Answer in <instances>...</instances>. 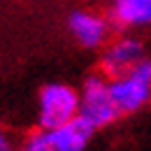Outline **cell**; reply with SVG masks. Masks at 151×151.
Instances as JSON below:
<instances>
[{
    "mask_svg": "<svg viewBox=\"0 0 151 151\" xmlns=\"http://www.w3.org/2000/svg\"><path fill=\"white\" fill-rule=\"evenodd\" d=\"M109 95L119 116L139 112L151 100V58H142L130 72L107 79Z\"/></svg>",
    "mask_w": 151,
    "mask_h": 151,
    "instance_id": "cell-1",
    "label": "cell"
},
{
    "mask_svg": "<svg viewBox=\"0 0 151 151\" xmlns=\"http://www.w3.org/2000/svg\"><path fill=\"white\" fill-rule=\"evenodd\" d=\"M93 132L81 119H75L60 128H37L28 132L19 151H84Z\"/></svg>",
    "mask_w": 151,
    "mask_h": 151,
    "instance_id": "cell-2",
    "label": "cell"
},
{
    "mask_svg": "<svg viewBox=\"0 0 151 151\" xmlns=\"http://www.w3.org/2000/svg\"><path fill=\"white\" fill-rule=\"evenodd\" d=\"M0 151H14V142L2 126H0Z\"/></svg>",
    "mask_w": 151,
    "mask_h": 151,
    "instance_id": "cell-8",
    "label": "cell"
},
{
    "mask_svg": "<svg viewBox=\"0 0 151 151\" xmlns=\"http://www.w3.org/2000/svg\"><path fill=\"white\" fill-rule=\"evenodd\" d=\"M105 2H112V0H105Z\"/></svg>",
    "mask_w": 151,
    "mask_h": 151,
    "instance_id": "cell-9",
    "label": "cell"
},
{
    "mask_svg": "<svg viewBox=\"0 0 151 151\" xmlns=\"http://www.w3.org/2000/svg\"><path fill=\"white\" fill-rule=\"evenodd\" d=\"M77 119H81L93 130H100V128L109 126L112 121L119 119V112H116V107L112 102V95H109L107 77L102 72L84 79V84L79 88V112H77Z\"/></svg>",
    "mask_w": 151,
    "mask_h": 151,
    "instance_id": "cell-4",
    "label": "cell"
},
{
    "mask_svg": "<svg viewBox=\"0 0 151 151\" xmlns=\"http://www.w3.org/2000/svg\"><path fill=\"white\" fill-rule=\"evenodd\" d=\"M142 58H144V44L132 35H121L116 40H109L102 47L100 70L107 79H112V77L130 72Z\"/></svg>",
    "mask_w": 151,
    "mask_h": 151,
    "instance_id": "cell-6",
    "label": "cell"
},
{
    "mask_svg": "<svg viewBox=\"0 0 151 151\" xmlns=\"http://www.w3.org/2000/svg\"><path fill=\"white\" fill-rule=\"evenodd\" d=\"M68 30L81 49H102L112 40V23L107 14L95 9H72L68 17Z\"/></svg>",
    "mask_w": 151,
    "mask_h": 151,
    "instance_id": "cell-5",
    "label": "cell"
},
{
    "mask_svg": "<svg viewBox=\"0 0 151 151\" xmlns=\"http://www.w3.org/2000/svg\"><path fill=\"white\" fill-rule=\"evenodd\" d=\"M79 91L70 84L51 81L40 88L37 95V121L40 128H60L77 119Z\"/></svg>",
    "mask_w": 151,
    "mask_h": 151,
    "instance_id": "cell-3",
    "label": "cell"
},
{
    "mask_svg": "<svg viewBox=\"0 0 151 151\" xmlns=\"http://www.w3.org/2000/svg\"><path fill=\"white\" fill-rule=\"evenodd\" d=\"M107 19L119 30L147 28L151 26V0H112Z\"/></svg>",
    "mask_w": 151,
    "mask_h": 151,
    "instance_id": "cell-7",
    "label": "cell"
}]
</instances>
